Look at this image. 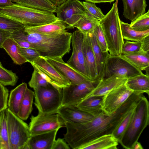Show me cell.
Wrapping results in <instances>:
<instances>
[{"label":"cell","instance_id":"cell-1","mask_svg":"<svg viewBox=\"0 0 149 149\" xmlns=\"http://www.w3.org/2000/svg\"><path fill=\"white\" fill-rule=\"evenodd\" d=\"M143 93L133 92L117 110L108 115L102 111L91 120L81 123L65 122L66 132L63 139L70 148L80 149L99 137L112 134L128 112L134 108Z\"/></svg>","mask_w":149,"mask_h":149},{"label":"cell","instance_id":"cell-2","mask_svg":"<svg viewBox=\"0 0 149 149\" xmlns=\"http://www.w3.org/2000/svg\"><path fill=\"white\" fill-rule=\"evenodd\" d=\"M72 35L66 31L49 34L27 33L24 29L13 34L12 37L32 43L40 56L44 58H63L71 50Z\"/></svg>","mask_w":149,"mask_h":149},{"label":"cell","instance_id":"cell-3","mask_svg":"<svg viewBox=\"0 0 149 149\" xmlns=\"http://www.w3.org/2000/svg\"><path fill=\"white\" fill-rule=\"evenodd\" d=\"M0 15L25 26H38L58 19L54 13L22 6L17 3L0 6Z\"/></svg>","mask_w":149,"mask_h":149},{"label":"cell","instance_id":"cell-4","mask_svg":"<svg viewBox=\"0 0 149 149\" xmlns=\"http://www.w3.org/2000/svg\"><path fill=\"white\" fill-rule=\"evenodd\" d=\"M149 103L143 95L134 108L129 124L119 143L124 148L132 149L144 129L149 124Z\"/></svg>","mask_w":149,"mask_h":149},{"label":"cell","instance_id":"cell-5","mask_svg":"<svg viewBox=\"0 0 149 149\" xmlns=\"http://www.w3.org/2000/svg\"><path fill=\"white\" fill-rule=\"evenodd\" d=\"M118 0L110 10L99 21L103 30L108 52L111 56H121L124 41L121 31L117 6Z\"/></svg>","mask_w":149,"mask_h":149},{"label":"cell","instance_id":"cell-6","mask_svg":"<svg viewBox=\"0 0 149 149\" xmlns=\"http://www.w3.org/2000/svg\"><path fill=\"white\" fill-rule=\"evenodd\" d=\"M34 90V104L38 113H56L61 105L62 89L49 84L47 87H40Z\"/></svg>","mask_w":149,"mask_h":149},{"label":"cell","instance_id":"cell-7","mask_svg":"<svg viewBox=\"0 0 149 149\" xmlns=\"http://www.w3.org/2000/svg\"><path fill=\"white\" fill-rule=\"evenodd\" d=\"M6 113L10 149H24L31 136L29 126L8 108Z\"/></svg>","mask_w":149,"mask_h":149},{"label":"cell","instance_id":"cell-8","mask_svg":"<svg viewBox=\"0 0 149 149\" xmlns=\"http://www.w3.org/2000/svg\"><path fill=\"white\" fill-rule=\"evenodd\" d=\"M142 73L121 56H111L109 53L105 59L100 79L115 77L127 79Z\"/></svg>","mask_w":149,"mask_h":149},{"label":"cell","instance_id":"cell-9","mask_svg":"<svg viewBox=\"0 0 149 149\" xmlns=\"http://www.w3.org/2000/svg\"><path fill=\"white\" fill-rule=\"evenodd\" d=\"M29 127L31 135H33L65 127V122L57 113H38L30 118Z\"/></svg>","mask_w":149,"mask_h":149},{"label":"cell","instance_id":"cell-10","mask_svg":"<svg viewBox=\"0 0 149 149\" xmlns=\"http://www.w3.org/2000/svg\"><path fill=\"white\" fill-rule=\"evenodd\" d=\"M57 17L65 23L70 28L82 16L88 14L82 2L79 0H67L57 7Z\"/></svg>","mask_w":149,"mask_h":149},{"label":"cell","instance_id":"cell-11","mask_svg":"<svg viewBox=\"0 0 149 149\" xmlns=\"http://www.w3.org/2000/svg\"><path fill=\"white\" fill-rule=\"evenodd\" d=\"M97 84L89 80L78 84H70L63 88L61 106H77L93 89Z\"/></svg>","mask_w":149,"mask_h":149},{"label":"cell","instance_id":"cell-12","mask_svg":"<svg viewBox=\"0 0 149 149\" xmlns=\"http://www.w3.org/2000/svg\"><path fill=\"white\" fill-rule=\"evenodd\" d=\"M133 93L125 84L111 90L103 97L102 111L108 115L111 114L125 102Z\"/></svg>","mask_w":149,"mask_h":149},{"label":"cell","instance_id":"cell-13","mask_svg":"<svg viewBox=\"0 0 149 149\" xmlns=\"http://www.w3.org/2000/svg\"><path fill=\"white\" fill-rule=\"evenodd\" d=\"M72 33V53L67 63L89 79L85 66L83 51V34L78 29Z\"/></svg>","mask_w":149,"mask_h":149},{"label":"cell","instance_id":"cell-14","mask_svg":"<svg viewBox=\"0 0 149 149\" xmlns=\"http://www.w3.org/2000/svg\"><path fill=\"white\" fill-rule=\"evenodd\" d=\"M62 58L57 57L45 58L67 79L70 82L71 84H78L91 80L77 70L65 62Z\"/></svg>","mask_w":149,"mask_h":149},{"label":"cell","instance_id":"cell-15","mask_svg":"<svg viewBox=\"0 0 149 149\" xmlns=\"http://www.w3.org/2000/svg\"><path fill=\"white\" fill-rule=\"evenodd\" d=\"M30 63L33 68L39 69L49 77L59 88L62 89L71 84L70 81L44 57L40 56Z\"/></svg>","mask_w":149,"mask_h":149},{"label":"cell","instance_id":"cell-16","mask_svg":"<svg viewBox=\"0 0 149 149\" xmlns=\"http://www.w3.org/2000/svg\"><path fill=\"white\" fill-rule=\"evenodd\" d=\"M56 113L60 116L65 122L74 123L86 122L94 117L76 105H62L58 109Z\"/></svg>","mask_w":149,"mask_h":149},{"label":"cell","instance_id":"cell-17","mask_svg":"<svg viewBox=\"0 0 149 149\" xmlns=\"http://www.w3.org/2000/svg\"><path fill=\"white\" fill-rule=\"evenodd\" d=\"M58 130L31 136L24 149H52Z\"/></svg>","mask_w":149,"mask_h":149},{"label":"cell","instance_id":"cell-18","mask_svg":"<svg viewBox=\"0 0 149 149\" xmlns=\"http://www.w3.org/2000/svg\"><path fill=\"white\" fill-rule=\"evenodd\" d=\"M83 35L82 49L87 71L89 79L97 84V74L95 60L90 37L88 33L83 34Z\"/></svg>","mask_w":149,"mask_h":149},{"label":"cell","instance_id":"cell-19","mask_svg":"<svg viewBox=\"0 0 149 149\" xmlns=\"http://www.w3.org/2000/svg\"><path fill=\"white\" fill-rule=\"evenodd\" d=\"M127 79L126 78L122 77L100 79L85 98L91 97L103 96L113 89L125 84Z\"/></svg>","mask_w":149,"mask_h":149},{"label":"cell","instance_id":"cell-20","mask_svg":"<svg viewBox=\"0 0 149 149\" xmlns=\"http://www.w3.org/2000/svg\"><path fill=\"white\" fill-rule=\"evenodd\" d=\"M69 28H70L65 23L58 19L49 23L38 26H24V31L27 33L49 34L63 32Z\"/></svg>","mask_w":149,"mask_h":149},{"label":"cell","instance_id":"cell-21","mask_svg":"<svg viewBox=\"0 0 149 149\" xmlns=\"http://www.w3.org/2000/svg\"><path fill=\"white\" fill-rule=\"evenodd\" d=\"M123 6V15L131 22L146 13V0H122Z\"/></svg>","mask_w":149,"mask_h":149},{"label":"cell","instance_id":"cell-22","mask_svg":"<svg viewBox=\"0 0 149 149\" xmlns=\"http://www.w3.org/2000/svg\"><path fill=\"white\" fill-rule=\"evenodd\" d=\"M125 85L133 92L149 94V76L142 73L127 79Z\"/></svg>","mask_w":149,"mask_h":149},{"label":"cell","instance_id":"cell-23","mask_svg":"<svg viewBox=\"0 0 149 149\" xmlns=\"http://www.w3.org/2000/svg\"><path fill=\"white\" fill-rule=\"evenodd\" d=\"M118 143L112 134L106 135L91 141L80 149H117Z\"/></svg>","mask_w":149,"mask_h":149},{"label":"cell","instance_id":"cell-24","mask_svg":"<svg viewBox=\"0 0 149 149\" xmlns=\"http://www.w3.org/2000/svg\"><path fill=\"white\" fill-rule=\"evenodd\" d=\"M27 88L26 83L23 82L12 90L10 92L8 101V108L16 115H17L20 103Z\"/></svg>","mask_w":149,"mask_h":149},{"label":"cell","instance_id":"cell-25","mask_svg":"<svg viewBox=\"0 0 149 149\" xmlns=\"http://www.w3.org/2000/svg\"><path fill=\"white\" fill-rule=\"evenodd\" d=\"M103 97H88L81 101L77 106L94 117L96 116L102 111V102Z\"/></svg>","mask_w":149,"mask_h":149},{"label":"cell","instance_id":"cell-26","mask_svg":"<svg viewBox=\"0 0 149 149\" xmlns=\"http://www.w3.org/2000/svg\"><path fill=\"white\" fill-rule=\"evenodd\" d=\"M2 47L15 64L21 65L27 62L20 53V47L12 37L6 39L3 43Z\"/></svg>","mask_w":149,"mask_h":149},{"label":"cell","instance_id":"cell-27","mask_svg":"<svg viewBox=\"0 0 149 149\" xmlns=\"http://www.w3.org/2000/svg\"><path fill=\"white\" fill-rule=\"evenodd\" d=\"M34 94L27 88L23 97L17 116L24 120L28 119L32 111Z\"/></svg>","mask_w":149,"mask_h":149},{"label":"cell","instance_id":"cell-28","mask_svg":"<svg viewBox=\"0 0 149 149\" xmlns=\"http://www.w3.org/2000/svg\"><path fill=\"white\" fill-rule=\"evenodd\" d=\"M93 51L95 57L97 74V81L101 76L105 58L109 52L103 53L97 41L96 38L91 32L88 33Z\"/></svg>","mask_w":149,"mask_h":149},{"label":"cell","instance_id":"cell-29","mask_svg":"<svg viewBox=\"0 0 149 149\" xmlns=\"http://www.w3.org/2000/svg\"><path fill=\"white\" fill-rule=\"evenodd\" d=\"M134 66L142 71L149 67V53H138L121 55Z\"/></svg>","mask_w":149,"mask_h":149},{"label":"cell","instance_id":"cell-30","mask_svg":"<svg viewBox=\"0 0 149 149\" xmlns=\"http://www.w3.org/2000/svg\"><path fill=\"white\" fill-rule=\"evenodd\" d=\"M121 33L124 40L132 41L141 42L145 37L149 36V29L139 31L131 29L130 24L120 20Z\"/></svg>","mask_w":149,"mask_h":149},{"label":"cell","instance_id":"cell-31","mask_svg":"<svg viewBox=\"0 0 149 149\" xmlns=\"http://www.w3.org/2000/svg\"><path fill=\"white\" fill-rule=\"evenodd\" d=\"M25 7L56 13V7L48 0H19L16 3Z\"/></svg>","mask_w":149,"mask_h":149},{"label":"cell","instance_id":"cell-32","mask_svg":"<svg viewBox=\"0 0 149 149\" xmlns=\"http://www.w3.org/2000/svg\"><path fill=\"white\" fill-rule=\"evenodd\" d=\"M99 21L96 20L88 14L85 15L80 19L73 26L77 28L83 34L92 32Z\"/></svg>","mask_w":149,"mask_h":149},{"label":"cell","instance_id":"cell-33","mask_svg":"<svg viewBox=\"0 0 149 149\" xmlns=\"http://www.w3.org/2000/svg\"><path fill=\"white\" fill-rule=\"evenodd\" d=\"M6 109L0 112V149H10L9 142Z\"/></svg>","mask_w":149,"mask_h":149},{"label":"cell","instance_id":"cell-34","mask_svg":"<svg viewBox=\"0 0 149 149\" xmlns=\"http://www.w3.org/2000/svg\"><path fill=\"white\" fill-rule=\"evenodd\" d=\"M18 79L16 74L11 70L4 68L0 61V84L6 86H15Z\"/></svg>","mask_w":149,"mask_h":149},{"label":"cell","instance_id":"cell-35","mask_svg":"<svg viewBox=\"0 0 149 149\" xmlns=\"http://www.w3.org/2000/svg\"><path fill=\"white\" fill-rule=\"evenodd\" d=\"M24 28V26L22 24L0 15V29L14 33Z\"/></svg>","mask_w":149,"mask_h":149},{"label":"cell","instance_id":"cell-36","mask_svg":"<svg viewBox=\"0 0 149 149\" xmlns=\"http://www.w3.org/2000/svg\"><path fill=\"white\" fill-rule=\"evenodd\" d=\"M130 28L134 30L142 31L149 29V10L130 24Z\"/></svg>","mask_w":149,"mask_h":149},{"label":"cell","instance_id":"cell-37","mask_svg":"<svg viewBox=\"0 0 149 149\" xmlns=\"http://www.w3.org/2000/svg\"><path fill=\"white\" fill-rule=\"evenodd\" d=\"M134 108L130 110L125 115L112 134L118 143L129 124L133 114Z\"/></svg>","mask_w":149,"mask_h":149},{"label":"cell","instance_id":"cell-38","mask_svg":"<svg viewBox=\"0 0 149 149\" xmlns=\"http://www.w3.org/2000/svg\"><path fill=\"white\" fill-rule=\"evenodd\" d=\"M82 2L87 11L88 14L93 18L99 21L104 17L105 15L100 9L96 6L95 3L88 1Z\"/></svg>","mask_w":149,"mask_h":149},{"label":"cell","instance_id":"cell-39","mask_svg":"<svg viewBox=\"0 0 149 149\" xmlns=\"http://www.w3.org/2000/svg\"><path fill=\"white\" fill-rule=\"evenodd\" d=\"M92 33L95 36L102 51L104 53L108 52L104 33L99 22L94 28Z\"/></svg>","mask_w":149,"mask_h":149},{"label":"cell","instance_id":"cell-40","mask_svg":"<svg viewBox=\"0 0 149 149\" xmlns=\"http://www.w3.org/2000/svg\"><path fill=\"white\" fill-rule=\"evenodd\" d=\"M141 42L126 40L123 44L121 55L134 54L141 51Z\"/></svg>","mask_w":149,"mask_h":149},{"label":"cell","instance_id":"cell-41","mask_svg":"<svg viewBox=\"0 0 149 149\" xmlns=\"http://www.w3.org/2000/svg\"><path fill=\"white\" fill-rule=\"evenodd\" d=\"M34 69L31 79L28 83L29 86L34 90L40 87L49 86L50 84L42 77L36 69Z\"/></svg>","mask_w":149,"mask_h":149},{"label":"cell","instance_id":"cell-42","mask_svg":"<svg viewBox=\"0 0 149 149\" xmlns=\"http://www.w3.org/2000/svg\"><path fill=\"white\" fill-rule=\"evenodd\" d=\"M20 52L22 56L30 63L33 61L40 55L35 48H20Z\"/></svg>","mask_w":149,"mask_h":149},{"label":"cell","instance_id":"cell-43","mask_svg":"<svg viewBox=\"0 0 149 149\" xmlns=\"http://www.w3.org/2000/svg\"><path fill=\"white\" fill-rule=\"evenodd\" d=\"M8 89L0 84V112L8 108Z\"/></svg>","mask_w":149,"mask_h":149},{"label":"cell","instance_id":"cell-44","mask_svg":"<svg viewBox=\"0 0 149 149\" xmlns=\"http://www.w3.org/2000/svg\"><path fill=\"white\" fill-rule=\"evenodd\" d=\"M69 145L63 138H58L55 140L53 144L52 149H70Z\"/></svg>","mask_w":149,"mask_h":149},{"label":"cell","instance_id":"cell-45","mask_svg":"<svg viewBox=\"0 0 149 149\" xmlns=\"http://www.w3.org/2000/svg\"><path fill=\"white\" fill-rule=\"evenodd\" d=\"M13 33L8 31L0 29V48H2L4 42L8 38L11 37Z\"/></svg>","mask_w":149,"mask_h":149},{"label":"cell","instance_id":"cell-46","mask_svg":"<svg viewBox=\"0 0 149 149\" xmlns=\"http://www.w3.org/2000/svg\"><path fill=\"white\" fill-rule=\"evenodd\" d=\"M141 51L149 53V36L144 38L141 41Z\"/></svg>","mask_w":149,"mask_h":149},{"label":"cell","instance_id":"cell-47","mask_svg":"<svg viewBox=\"0 0 149 149\" xmlns=\"http://www.w3.org/2000/svg\"><path fill=\"white\" fill-rule=\"evenodd\" d=\"M14 40L21 47L25 48H35L33 45L32 43L28 41L23 40H18L15 39H14Z\"/></svg>","mask_w":149,"mask_h":149},{"label":"cell","instance_id":"cell-48","mask_svg":"<svg viewBox=\"0 0 149 149\" xmlns=\"http://www.w3.org/2000/svg\"><path fill=\"white\" fill-rule=\"evenodd\" d=\"M19 0H0V6H7L17 3Z\"/></svg>","mask_w":149,"mask_h":149},{"label":"cell","instance_id":"cell-49","mask_svg":"<svg viewBox=\"0 0 149 149\" xmlns=\"http://www.w3.org/2000/svg\"><path fill=\"white\" fill-rule=\"evenodd\" d=\"M53 5L57 7L62 4L67 0H48Z\"/></svg>","mask_w":149,"mask_h":149},{"label":"cell","instance_id":"cell-50","mask_svg":"<svg viewBox=\"0 0 149 149\" xmlns=\"http://www.w3.org/2000/svg\"><path fill=\"white\" fill-rule=\"evenodd\" d=\"M86 1H89L93 3H101L106 2H111L115 0H85Z\"/></svg>","mask_w":149,"mask_h":149},{"label":"cell","instance_id":"cell-51","mask_svg":"<svg viewBox=\"0 0 149 149\" xmlns=\"http://www.w3.org/2000/svg\"><path fill=\"white\" fill-rule=\"evenodd\" d=\"M143 148L141 143L138 141L135 143L132 148V149H143Z\"/></svg>","mask_w":149,"mask_h":149}]
</instances>
